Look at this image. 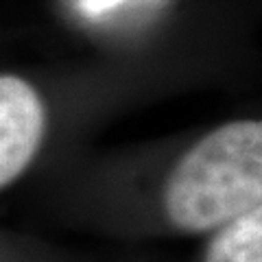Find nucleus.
<instances>
[{
    "mask_svg": "<svg viewBox=\"0 0 262 262\" xmlns=\"http://www.w3.org/2000/svg\"><path fill=\"white\" fill-rule=\"evenodd\" d=\"M79 3V9L83 11L85 15H103L112 9H116L118 5H125L129 0H77Z\"/></svg>",
    "mask_w": 262,
    "mask_h": 262,
    "instance_id": "nucleus-4",
    "label": "nucleus"
},
{
    "mask_svg": "<svg viewBox=\"0 0 262 262\" xmlns=\"http://www.w3.org/2000/svg\"><path fill=\"white\" fill-rule=\"evenodd\" d=\"M206 262H262V203L219 227Z\"/></svg>",
    "mask_w": 262,
    "mask_h": 262,
    "instance_id": "nucleus-3",
    "label": "nucleus"
},
{
    "mask_svg": "<svg viewBox=\"0 0 262 262\" xmlns=\"http://www.w3.org/2000/svg\"><path fill=\"white\" fill-rule=\"evenodd\" d=\"M46 105L27 79L0 75V190L35 162L46 136Z\"/></svg>",
    "mask_w": 262,
    "mask_h": 262,
    "instance_id": "nucleus-2",
    "label": "nucleus"
},
{
    "mask_svg": "<svg viewBox=\"0 0 262 262\" xmlns=\"http://www.w3.org/2000/svg\"><path fill=\"white\" fill-rule=\"evenodd\" d=\"M262 203V120H234L201 138L173 168L164 210L177 229L201 234Z\"/></svg>",
    "mask_w": 262,
    "mask_h": 262,
    "instance_id": "nucleus-1",
    "label": "nucleus"
}]
</instances>
